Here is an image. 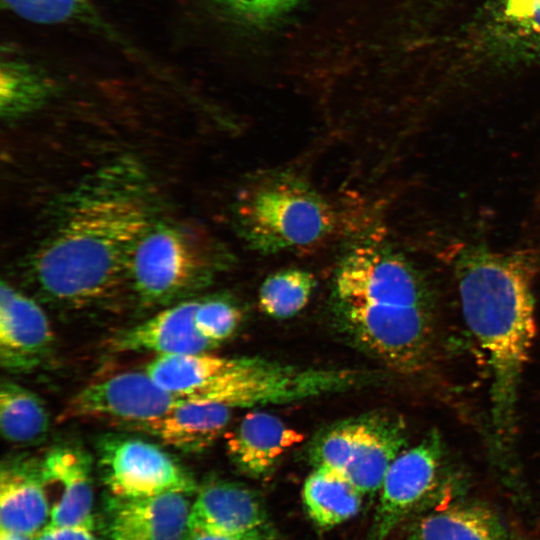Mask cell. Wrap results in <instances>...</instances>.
<instances>
[{
  "label": "cell",
  "mask_w": 540,
  "mask_h": 540,
  "mask_svg": "<svg viewBox=\"0 0 540 540\" xmlns=\"http://www.w3.org/2000/svg\"><path fill=\"white\" fill-rule=\"evenodd\" d=\"M61 208L30 259L29 278L44 300L88 308L128 283L133 252L155 223L150 193L136 165L121 161L90 176Z\"/></svg>",
  "instance_id": "6da1fadb"
},
{
  "label": "cell",
  "mask_w": 540,
  "mask_h": 540,
  "mask_svg": "<svg viewBox=\"0 0 540 540\" xmlns=\"http://www.w3.org/2000/svg\"><path fill=\"white\" fill-rule=\"evenodd\" d=\"M533 259L483 246L456 259L464 320L484 350L491 372V421L496 448H511L518 392L536 335Z\"/></svg>",
  "instance_id": "7a4b0ae2"
},
{
  "label": "cell",
  "mask_w": 540,
  "mask_h": 540,
  "mask_svg": "<svg viewBox=\"0 0 540 540\" xmlns=\"http://www.w3.org/2000/svg\"><path fill=\"white\" fill-rule=\"evenodd\" d=\"M233 214L240 236L261 253L311 246L334 225L327 201L304 181L286 174L263 176L244 186Z\"/></svg>",
  "instance_id": "3957f363"
},
{
  "label": "cell",
  "mask_w": 540,
  "mask_h": 540,
  "mask_svg": "<svg viewBox=\"0 0 540 540\" xmlns=\"http://www.w3.org/2000/svg\"><path fill=\"white\" fill-rule=\"evenodd\" d=\"M226 258L208 235L180 224L155 222L133 252L128 284L145 307L177 303L207 285Z\"/></svg>",
  "instance_id": "277c9868"
},
{
  "label": "cell",
  "mask_w": 540,
  "mask_h": 540,
  "mask_svg": "<svg viewBox=\"0 0 540 540\" xmlns=\"http://www.w3.org/2000/svg\"><path fill=\"white\" fill-rule=\"evenodd\" d=\"M341 327L362 349L391 369L413 374L429 361L434 306L334 299Z\"/></svg>",
  "instance_id": "5b68a950"
},
{
  "label": "cell",
  "mask_w": 540,
  "mask_h": 540,
  "mask_svg": "<svg viewBox=\"0 0 540 540\" xmlns=\"http://www.w3.org/2000/svg\"><path fill=\"white\" fill-rule=\"evenodd\" d=\"M373 376L349 369L295 368L260 358L239 357L201 397L231 409L281 404L367 384Z\"/></svg>",
  "instance_id": "8992f818"
},
{
  "label": "cell",
  "mask_w": 540,
  "mask_h": 540,
  "mask_svg": "<svg viewBox=\"0 0 540 540\" xmlns=\"http://www.w3.org/2000/svg\"><path fill=\"white\" fill-rule=\"evenodd\" d=\"M97 454L103 481L114 496L188 495L196 489L190 473L151 442L108 434L98 440Z\"/></svg>",
  "instance_id": "52a82bcc"
},
{
  "label": "cell",
  "mask_w": 540,
  "mask_h": 540,
  "mask_svg": "<svg viewBox=\"0 0 540 540\" xmlns=\"http://www.w3.org/2000/svg\"><path fill=\"white\" fill-rule=\"evenodd\" d=\"M444 445L437 431L404 449L390 465L381 488L371 534L385 540L413 511L432 495L440 480Z\"/></svg>",
  "instance_id": "ba28073f"
},
{
  "label": "cell",
  "mask_w": 540,
  "mask_h": 540,
  "mask_svg": "<svg viewBox=\"0 0 540 540\" xmlns=\"http://www.w3.org/2000/svg\"><path fill=\"white\" fill-rule=\"evenodd\" d=\"M184 401L160 387L146 371L125 372L79 391L58 421L105 419L124 427L159 418Z\"/></svg>",
  "instance_id": "9c48e42d"
},
{
  "label": "cell",
  "mask_w": 540,
  "mask_h": 540,
  "mask_svg": "<svg viewBox=\"0 0 540 540\" xmlns=\"http://www.w3.org/2000/svg\"><path fill=\"white\" fill-rule=\"evenodd\" d=\"M54 334L41 306L2 281L0 287V364L10 373L40 367L51 354Z\"/></svg>",
  "instance_id": "30bf717a"
},
{
  "label": "cell",
  "mask_w": 540,
  "mask_h": 540,
  "mask_svg": "<svg viewBox=\"0 0 540 540\" xmlns=\"http://www.w3.org/2000/svg\"><path fill=\"white\" fill-rule=\"evenodd\" d=\"M42 474L50 500L48 526L93 530L92 459L78 444L61 443L41 458Z\"/></svg>",
  "instance_id": "8fae6325"
},
{
  "label": "cell",
  "mask_w": 540,
  "mask_h": 540,
  "mask_svg": "<svg viewBox=\"0 0 540 540\" xmlns=\"http://www.w3.org/2000/svg\"><path fill=\"white\" fill-rule=\"evenodd\" d=\"M191 503L184 493L109 499L108 540H184Z\"/></svg>",
  "instance_id": "7c38bea8"
},
{
  "label": "cell",
  "mask_w": 540,
  "mask_h": 540,
  "mask_svg": "<svg viewBox=\"0 0 540 540\" xmlns=\"http://www.w3.org/2000/svg\"><path fill=\"white\" fill-rule=\"evenodd\" d=\"M51 506L41 458L5 457L0 469V531L36 537L49 524Z\"/></svg>",
  "instance_id": "4fadbf2b"
},
{
  "label": "cell",
  "mask_w": 540,
  "mask_h": 540,
  "mask_svg": "<svg viewBox=\"0 0 540 540\" xmlns=\"http://www.w3.org/2000/svg\"><path fill=\"white\" fill-rule=\"evenodd\" d=\"M199 300L185 299L149 319L124 329L108 341L114 352H153L157 356L210 351L217 344L196 328Z\"/></svg>",
  "instance_id": "5bb4252c"
},
{
  "label": "cell",
  "mask_w": 540,
  "mask_h": 540,
  "mask_svg": "<svg viewBox=\"0 0 540 540\" xmlns=\"http://www.w3.org/2000/svg\"><path fill=\"white\" fill-rule=\"evenodd\" d=\"M188 527L230 536L267 535V517L251 489L235 482L212 481L198 490Z\"/></svg>",
  "instance_id": "9a60e30c"
},
{
  "label": "cell",
  "mask_w": 540,
  "mask_h": 540,
  "mask_svg": "<svg viewBox=\"0 0 540 540\" xmlns=\"http://www.w3.org/2000/svg\"><path fill=\"white\" fill-rule=\"evenodd\" d=\"M402 417L386 411L365 415L361 434L344 475L365 496L379 492L384 477L407 444Z\"/></svg>",
  "instance_id": "2e32d148"
},
{
  "label": "cell",
  "mask_w": 540,
  "mask_h": 540,
  "mask_svg": "<svg viewBox=\"0 0 540 540\" xmlns=\"http://www.w3.org/2000/svg\"><path fill=\"white\" fill-rule=\"evenodd\" d=\"M232 409L213 402L184 401L163 416L124 426L150 434L183 452H202L223 434Z\"/></svg>",
  "instance_id": "e0dca14e"
},
{
  "label": "cell",
  "mask_w": 540,
  "mask_h": 540,
  "mask_svg": "<svg viewBox=\"0 0 540 540\" xmlns=\"http://www.w3.org/2000/svg\"><path fill=\"white\" fill-rule=\"evenodd\" d=\"M302 439L301 433L277 416L253 411L242 419L229 438L227 453L241 472L251 477H263Z\"/></svg>",
  "instance_id": "ac0fdd59"
},
{
  "label": "cell",
  "mask_w": 540,
  "mask_h": 540,
  "mask_svg": "<svg viewBox=\"0 0 540 540\" xmlns=\"http://www.w3.org/2000/svg\"><path fill=\"white\" fill-rule=\"evenodd\" d=\"M481 35L487 53L503 60L540 54V0H497Z\"/></svg>",
  "instance_id": "d6986e66"
},
{
  "label": "cell",
  "mask_w": 540,
  "mask_h": 540,
  "mask_svg": "<svg viewBox=\"0 0 540 540\" xmlns=\"http://www.w3.org/2000/svg\"><path fill=\"white\" fill-rule=\"evenodd\" d=\"M409 536V540H509L498 515L474 504L429 513L416 521Z\"/></svg>",
  "instance_id": "ffe728a7"
},
{
  "label": "cell",
  "mask_w": 540,
  "mask_h": 540,
  "mask_svg": "<svg viewBox=\"0 0 540 540\" xmlns=\"http://www.w3.org/2000/svg\"><path fill=\"white\" fill-rule=\"evenodd\" d=\"M363 496L345 475L325 468H315L302 489L307 513L322 528L340 525L356 516Z\"/></svg>",
  "instance_id": "44dd1931"
},
{
  "label": "cell",
  "mask_w": 540,
  "mask_h": 540,
  "mask_svg": "<svg viewBox=\"0 0 540 540\" xmlns=\"http://www.w3.org/2000/svg\"><path fill=\"white\" fill-rule=\"evenodd\" d=\"M49 428V414L40 397L16 382L2 381L0 429L3 438L14 445L34 446L45 441Z\"/></svg>",
  "instance_id": "7402d4cb"
},
{
  "label": "cell",
  "mask_w": 540,
  "mask_h": 540,
  "mask_svg": "<svg viewBox=\"0 0 540 540\" xmlns=\"http://www.w3.org/2000/svg\"><path fill=\"white\" fill-rule=\"evenodd\" d=\"M52 91L51 82L31 65L10 60L2 62L0 109L3 117L15 119L39 109Z\"/></svg>",
  "instance_id": "603a6c76"
},
{
  "label": "cell",
  "mask_w": 540,
  "mask_h": 540,
  "mask_svg": "<svg viewBox=\"0 0 540 540\" xmlns=\"http://www.w3.org/2000/svg\"><path fill=\"white\" fill-rule=\"evenodd\" d=\"M316 286L314 275L291 268L268 276L259 289V306L267 315L277 319L291 318L309 302Z\"/></svg>",
  "instance_id": "cb8c5ba5"
},
{
  "label": "cell",
  "mask_w": 540,
  "mask_h": 540,
  "mask_svg": "<svg viewBox=\"0 0 540 540\" xmlns=\"http://www.w3.org/2000/svg\"><path fill=\"white\" fill-rule=\"evenodd\" d=\"M365 415L352 417L321 431L311 442L309 456L316 468H325L344 475L353 448L364 426Z\"/></svg>",
  "instance_id": "d4e9b609"
},
{
  "label": "cell",
  "mask_w": 540,
  "mask_h": 540,
  "mask_svg": "<svg viewBox=\"0 0 540 540\" xmlns=\"http://www.w3.org/2000/svg\"><path fill=\"white\" fill-rule=\"evenodd\" d=\"M15 15L37 24H60L89 19L93 11L88 0H2Z\"/></svg>",
  "instance_id": "484cf974"
},
{
  "label": "cell",
  "mask_w": 540,
  "mask_h": 540,
  "mask_svg": "<svg viewBox=\"0 0 540 540\" xmlns=\"http://www.w3.org/2000/svg\"><path fill=\"white\" fill-rule=\"evenodd\" d=\"M241 320L240 310L224 298L199 300L195 324L199 333L215 344L228 339Z\"/></svg>",
  "instance_id": "4316f807"
},
{
  "label": "cell",
  "mask_w": 540,
  "mask_h": 540,
  "mask_svg": "<svg viewBox=\"0 0 540 540\" xmlns=\"http://www.w3.org/2000/svg\"><path fill=\"white\" fill-rule=\"evenodd\" d=\"M234 15L251 21H266L287 12L296 0H218Z\"/></svg>",
  "instance_id": "83f0119b"
},
{
  "label": "cell",
  "mask_w": 540,
  "mask_h": 540,
  "mask_svg": "<svg viewBox=\"0 0 540 540\" xmlns=\"http://www.w3.org/2000/svg\"><path fill=\"white\" fill-rule=\"evenodd\" d=\"M35 540H99L93 530L83 527L47 526Z\"/></svg>",
  "instance_id": "f1b7e54d"
},
{
  "label": "cell",
  "mask_w": 540,
  "mask_h": 540,
  "mask_svg": "<svg viewBox=\"0 0 540 540\" xmlns=\"http://www.w3.org/2000/svg\"><path fill=\"white\" fill-rule=\"evenodd\" d=\"M184 540H271L268 535L230 536L199 529H188Z\"/></svg>",
  "instance_id": "f546056e"
},
{
  "label": "cell",
  "mask_w": 540,
  "mask_h": 540,
  "mask_svg": "<svg viewBox=\"0 0 540 540\" xmlns=\"http://www.w3.org/2000/svg\"><path fill=\"white\" fill-rule=\"evenodd\" d=\"M0 540H35V537L0 531Z\"/></svg>",
  "instance_id": "4dcf8cb0"
}]
</instances>
